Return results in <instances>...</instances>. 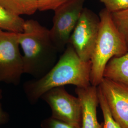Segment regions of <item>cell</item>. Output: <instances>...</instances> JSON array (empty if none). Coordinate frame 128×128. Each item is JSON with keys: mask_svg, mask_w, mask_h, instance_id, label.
Instances as JSON below:
<instances>
[{"mask_svg": "<svg viewBox=\"0 0 128 128\" xmlns=\"http://www.w3.org/2000/svg\"><path fill=\"white\" fill-rule=\"evenodd\" d=\"M91 62L81 60L68 44L55 65L44 76L23 84L24 93L29 102L34 104L41 96L56 87L73 85L78 88L91 86Z\"/></svg>", "mask_w": 128, "mask_h": 128, "instance_id": "cell-1", "label": "cell"}, {"mask_svg": "<svg viewBox=\"0 0 128 128\" xmlns=\"http://www.w3.org/2000/svg\"><path fill=\"white\" fill-rule=\"evenodd\" d=\"M23 51L24 73L35 79L47 73L58 60V51L51 38L50 30L37 20L25 21L22 32L18 33Z\"/></svg>", "mask_w": 128, "mask_h": 128, "instance_id": "cell-2", "label": "cell"}, {"mask_svg": "<svg viewBox=\"0 0 128 128\" xmlns=\"http://www.w3.org/2000/svg\"><path fill=\"white\" fill-rule=\"evenodd\" d=\"M99 16V33L90 59V83L95 86L101 83L105 66L110 60L128 51V46L115 26L110 13L104 8Z\"/></svg>", "mask_w": 128, "mask_h": 128, "instance_id": "cell-3", "label": "cell"}, {"mask_svg": "<svg viewBox=\"0 0 128 128\" xmlns=\"http://www.w3.org/2000/svg\"><path fill=\"white\" fill-rule=\"evenodd\" d=\"M18 33L0 29V82L18 85L24 73Z\"/></svg>", "mask_w": 128, "mask_h": 128, "instance_id": "cell-4", "label": "cell"}, {"mask_svg": "<svg viewBox=\"0 0 128 128\" xmlns=\"http://www.w3.org/2000/svg\"><path fill=\"white\" fill-rule=\"evenodd\" d=\"M86 0H70L54 11L51 38L59 53L63 52L84 8Z\"/></svg>", "mask_w": 128, "mask_h": 128, "instance_id": "cell-5", "label": "cell"}, {"mask_svg": "<svg viewBox=\"0 0 128 128\" xmlns=\"http://www.w3.org/2000/svg\"><path fill=\"white\" fill-rule=\"evenodd\" d=\"M100 27L99 16L84 8L69 39L68 44L84 61H90Z\"/></svg>", "mask_w": 128, "mask_h": 128, "instance_id": "cell-6", "label": "cell"}, {"mask_svg": "<svg viewBox=\"0 0 128 128\" xmlns=\"http://www.w3.org/2000/svg\"><path fill=\"white\" fill-rule=\"evenodd\" d=\"M40 99L50 107L51 117L81 128L80 102L78 97L69 94L64 86L51 89L44 93Z\"/></svg>", "mask_w": 128, "mask_h": 128, "instance_id": "cell-7", "label": "cell"}, {"mask_svg": "<svg viewBox=\"0 0 128 128\" xmlns=\"http://www.w3.org/2000/svg\"><path fill=\"white\" fill-rule=\"evenodd\" d=\"M98 87L113 118L122 128H128V86L104 78Z\"/></svg>", "mask_w": 128, "mask_h": 128, "instance_id": "cell-8", "label": "cell"}, {"mask_svg": "<svg viewBox=\"0 0 128 128\" xmlns=\"http://www.w3.org/2000/svg\"><path fill=\"white\" fill-rule=\"evenodd\" d=\"M76 93L81 105V128H102L97 116L99 104L97 86L91 85L86 88H78Z\"/></svg>", "mask_w": 128, "mask_h": 128, "instance_id": "cell-9", "label": "cell"}, {"mask_svg": "<svg viewBox=\"0 0 128 128\" xmlns=\"http://www.w3.org/2000/svg\"><path fill=\"white\" fill-rule=\"evenodd\" d=\"M104 78L128 86V51L110 60L105 66Z\"/></svg>", "mask_w": 128, "mask_h": 128, "instance_id": "cell-10", "label": "cell"}, {"mask_svg": "<svg viewBox=\"0 0 128 128\" xmlns=\"http://www.w3.org/2000/svg\"><path fill=\"white\" fill-rule=\"evenodd\" d=\"M0 5L10 14L31 15L38 10V0H0Z\"/></svg>", "mask_w": 128, "mask_h": 128, "instance_id": "cell-11", "label": "cell"}, {"mask_svg": "<svg viewBox=\"0 0 128 128\" xmlns=\"http://www.w3.org/2000/svg\"><path fill=\"white\" fill-rule=\"evenodd\" d=\"M25 20L10 14L0 5V29L10 32H22Z\"/></svg>", "mask_w": 128, "mask_h": 128, "instance_id": "cell-12", "label": "cell"}, {"mask_svg": "<svg viewBox=\"0 0 128 128\" xmlns=\"http://www.w3.org/2000/svg\"><path fill=\"white\" fill-rule=\"evenodd\" d=\"M110 14L115 26L124 38L128 47V8Z\"/></svg>", "mask_w": 128, "mask_h": 128, "instance_id": "cell-13", "label": "cell"}, {"mask_svg": "<svg viewBox=\"0 0 128 128\" xmlns=\"http://www.w3.org/2000/svg\"><path fill=\"white\" fill-rule=\"evenodd\" d=\"M99 104L100 106L101 110L104 117V122L102 124V128H122L113 118L110 113V109L100 88L97 86Z\"/></svg>", "mask_w": 128, "mask_h": 128, "instance_id": "cell-14", "label": "cell"}, {"mask_svg": "<svg viewBox=\"0 0 128 128\" xmlns=\"http://www.w3.org/2000/svg\"><path fill=\"white\" fill-rule=\"evenodd\" d=\"M110 13L119 12L128 8V0H100Z\"/></svg>", "mask_w": 128, "mask_h": 128, "instance_id": "cell-15", "label": "cell"}, {"mask_svg": "<svg viewBox=\"0 0 128 128\" xmlns=\"http://www.w3.org/2000/svg\"><path fill=\"white\" fill-rule=\"evenodd\" d=\"M40 126L41 128H78L51 116L43 120Z\"/></svg>", "mask_w": 128, "mask_h": 128, "instance_id": "cell-16", "label": "cell"}, {"mask_svg": "<svg viewBox=\"0 0 128 128\" xmlns=\"http://www.w3.org/2000/svg\"><path fill=\"white\" fill-rule=\"evenodd\" d=\"M70 0H38V10L41 12L54 10Z\"/></svg>", "mask_w": 128, "mask_h": 128, "instance_id": "cell-17", "label": "cell"}, {"mask_svg": "<svg viewBox=\"0 0 128 128\" xmlns=\"http://www.w3.org/2000/svg\"><path fill=\"white\" fill-rule=\"evenodd\" d=\"M2 90L0 88V124H4L7 123L9 120V114L4 110L0 100L2 99Z\"/></svg>", "mask_w": 128, "mask_h": 128, "instance_id": "cell-18", "label": "cell"}]
</instances>
